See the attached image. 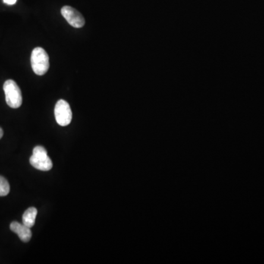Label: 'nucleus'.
Here are the masks:
<instances>
[{
    "label": "nucleus",
    "instance_id": "1",
    "mask_svg": "<svg viewBox=\"0 0 264 264\" xmlns=\"http://www.w3.org/2000/svg\"><path fill=\"white\" fill-rule=\"evenodd\" d=\"M31 66L35 73L39 76H42L48 71L49 57L44 48L41 47L34 48L31 54Z\"/></svg>",
    "mask_w": 264,
    "mask_h": 264
},
{
    "label": "nucleus",
    "instance_id": "2",
    "mask_svg": "<svg viewBox=\"0 0 264 264\" xmlns=\"http://www.w3.org/2000/svg\"><path fill=\"white\" fill-rule=\"evenodd\" d=\"M3 89L7 105L13 109L20 107L22 104V95L16 82L12 79L6 81L3 85Z\"/></svg>",
    "mask_w": 264,
    "mask_h": 264
},
{
    "label": "nucleus",
    "instance_id": "3",
    "mask_svg": "<svg viewBox=\"0 0 264 264\" xmlns=\"http://www.w3.org/2000/svg\"><path fill=\"white\" fill-rule=\"evenodd\" d=\"M29 162L32 167L41 171H48L53 167L52 161L47 155L46 150L42 146H36L34 148Z\"/></svg>",
    "mask_w": 264,
    "mask_h": 264
},
{
    "label": "nucleus",
    "instance_id": "4",
    "mask_svg": "<svg viewBox=\"0 0 264 264\" xmlns=\"http://www.w3.org/2000/svg\"><path fill=\"white\" fill-rule=\"evenodd\" d=\"M56 121L60 126H66L70 124L72 120V111L70 105L65 100L57 101L54 107Z\"/></svg>",
    "mask_w": 264,
    "mask_h": 264
},
{
    "label": "nucleus",
    "instance_id": "5",
    "mask_svg": "<svg viewBox=\"0 0 264 264\" xmlns=\"http://www.w3.org/2000/svg\"><path fill=\"white\" fill-rule=\"evenodd\" d=\"M61 13L69 24L75 28H81L85 25L83 16L78 10L70 6L62 7Z\"/></svg>",
    "mask_w": 264,
    "mask_h": 264
},
{
    "label": "nucleus",
    "instance_id": "6",
    "mask_svg": "<svg viewBox=\"0 0 264 264\" xmlns=\"http://www.w3.org/2000/svg\"><path fill=\"white\" fill-rule=\"evenodd\" d=\"M10 230L16 233L23 242H28L32 238V232L30 228L23 224H20L17 221H13L10 225Z\"/></svg>",
    "mask_w": 264,
    "mask_h": 264
},
{
    "label": "nucleus",
    "instance_id": "7",
    "mask_svg": "<svg viewBox=\"0 0 264 264\" xmlns=\"http://www.w3.org/2000/svg\"><path fill=\"white\" fill-rule=\"evenodd\" d=\"M37 214H38V211H37L36 208H34V207L28 208L23 213V217H22V222L24 225L31 228L35 224Z\"/></svg>",
    "mask_w": 264,
    "mask_h": 264
},
{
    "label": "nucleus",
    "instance_id": "8",
    "mask_svg": "<svg viewBox=\"0 0 264 264\" xmlns=\"http://www.w3.org/2000/svg\"><path fill=\"white\" fill-rule=\"evenodd\" d=\"M10 184L2 176H0V197L6 196L10 192Z\"/></svg>",
    "mask_w": 264,
    "mask_h": 264
},
{
    "label": "nucleus",
    "instance_id": "9",
    "mask_svg": "<svg viewBox=\"0 0 264 264\" xmlns=\"http://www.w3.org/2000/svg\"><path fill=\"white\" fill-rule=\"evenodd\" d=\"M5 4H9V5H12V4H16L17 0H3Z\"/></svg>",
    "mask_w": 264,
    "mask_h": 264
},
{
    "label": "nucleus",
    "instance_id": "10",
    "mask_svg": "<svg viewBox=\"0 0 264 264\" xmlns=\"http://www.w3.org/2000/svg\"><path fill=\"white\" fill-rule=\"evenodd\" d=\"M3 136V130L1 129V128H0V139Z\"/></svg>",
    "mask_w": 264,
    "mask_h": 264
}]
</instances>
